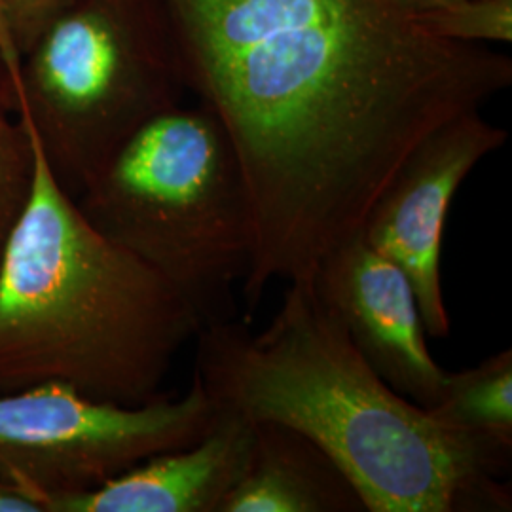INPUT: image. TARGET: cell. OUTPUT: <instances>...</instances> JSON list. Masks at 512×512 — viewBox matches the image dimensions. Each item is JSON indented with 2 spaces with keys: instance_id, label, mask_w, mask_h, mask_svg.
<instances>
[{
  "instance_id": "9",
  "label": "cell",
  "mask_w": 512,
  "mask_h": 512,
  "mask_svg": "<svg viewBox=\"0 0 512 512\" xmlns=\"http://www.w3.org/2000/svg\"><path fill=\"white\" fill-rule=\"evenodd\" d=\"M253 433V421L220 410L198 442L145 459L90 492L59 499L50 512H222L247 467Z\"/></svg>"
},
{
  "instance_id": "12",
  "label": "cell",
  "mask_w": 512,
  "mask_h": 512,
  "mask_svg": "<svg viewBox=\"0 0 512 512\" xmlns=\"http://www.w3.org/2000/svg\"><path fill=\"white\" fill-rule=\"evenodd\" d=\"M31 169L29 139L12 107L8 78L0 63V253L27 200Z\"/></svg>"
},
{
  "instance_id": "6",
  "label": "cell",
  "mask_w": 512,
  "mask_h": 512,
  "mask_svg": "<svg viewBox=\"0 0 512 512\" xmlns=\"http://www.w3.org/2000/svg\"><path fill=\"white\" fill-rule=\"evenodd\" d=\"M220 408L194 376L188 391L143 404L93 399L48 382L0 395V473L44 512L156 454L190 446Z\"/></svg>"
},
{
  "instance_id": "11",
  "label": "cell",
  "mask_w": 512,
  "mask_h": 512,
  "mask_svg": "<svg viewBox=\"0 0 512 512\" xmlns=\"http://www.w3.org/2000/svg\"><path fill=\"white\" fill-rule=\"evenodd\" d=\"M427 410L454 431L512 458V349L473 368L446 372L439 401Z\"/></svg>"
},
{
  "instance_id": "15",
  "label": "cell",
  "mask_w": 512,
  "mask_h": 512,
  "mask_svg": "<svg viewBox=\"0 0 512 512\" xmlns=\"http://www.w3.org/2000/svg\"><path fill=\"white\" fill-rule=\"evenodd\" d=\"M0 512H44L35 499L19 492L18 488L0 473Z\"/></svg>"
},
{
  "instance_id": "14",
  "label": "cell",
  "mask_w": 512,
  "mask_h": 512,
  "mask_svg": "<svg viewBox=\"0 0 512 512\" xmlns=\"http://www.w3.org/2000/svg\"><path fill=\"white\" fill-rule=\"evenodd\" d=\"M71 0H0V23L18 54H25L40 31Z\"/></svg>"
},
{
  "instance_id": "1",
  "label": "cell",
  "mask_w": 512,
  "mask_h": 512,
  "mask_svg": "<svg viewBox=\"0 0 512 512\" xmlns=\"http://www.w3.org/2000/svg\"><path fill=\"white\" fill-rule=\"evenodd\" d=\"M186 92L236 148L253 211L239 294L311 279L404 158L512 84V61L389 0H165Z\"/></svg>"
},
{
  "instance_id": "3",
  "label": "cell",
  "mask_w": 512,
  "mask_h": 512,
  "mask_svg": "<svg viewBox=\"0 0 512 512\" xmlns=\"http://www.w3.org/2000/svg\"><path fill=\"white\" fill-rule=\"evenodd\" d=\"M16 116L33 169L0 253V395L59 382L110 403L154 401L200 323L162 275L93 228Z\"/></svg>"
},
{
  "instance_id": "13",
  "label": "cell",
  "mask_w": 512,
  "mask_h": 512,
  "mask_svg": "<svg viewBox=\"0 0 512 512\" xmlns=\"http://www.w3.org/2000/svg\"><path fill=\"white\" fill-rule=\"evenodd\" d=\"M412 19L425 33L450 42L509 44L512 40V0H459Z\"/></svg>"
},
{
  "instance_id": "5",
  "label": "cell",
  "mask_w": 512,
  "mask_h": 512,
  "mask_svg": "<svg viewBox=\"0 0 512 512\" xmlns=\"http://www.w3.org/2000/svg\"><path fill=\"white\" fill-rule=\"evenodd\" d=\"M0 63L14 112L73 198L186 93L165 0H71L21 55L0 23Z\"/></svg>"
},
{
  "instance_id": "2",
  "label": "cell",
  "mask_w": 512,
  "mask_h": 512,
  "mask_svg": "<svg viewBox=\"0 0 512 512\" xmlns=\"http://www.w3.org/2000/svg\"><path fill=\"white\" fill-rule=\"evenodd\" d=\"M194 376L220 410L315 442L366 512H509L512 458L408 401L370 368L311 279L289 281L260 332L243 321L194 336Z\"/></svg>"
},
{
  "instance_id": "16",
  "label": "cell",
  "mask_w": 512,
  "mask_h": 512,
  "mask_svg": "<svg viewBox=\"0 0 512 512\" xmlns=\"http://www.w3.org/2000/svg\"><path fill=\"white\" fill-rule=\"evenodd\" d=\"M393 6H397L399 10H403L404 14L408 16H418V14H425L437 8H444L450 6L459 0H389Z\"/></svg>"
},
{
  "instance_id": "10",
  "label": "cell",
  "mask_w": 512,
  "mask_h": 512,
  "mask_svg": "<svg viewBox=\"0 0 512 512\" xmlns=\"http://www.w3.org/2000/svg\"><path fill=\"white\" fill-rule=\"evenodd\" d=\"M253 446L222 512H366L348 475L308 437L253 421Z\"/></svg>"
},
{
  "instance_id": "4",
  "label": "cell",
  "mask_w": 512,
  "mask_h": 512,
  "mask_svg": "<svg viewBox=\"0 0 512 512\" xmlns=\"http://www.w3.org/2000/svg\"><path fill=\"white\" fill-rule=\"evenodd\" d=\"M74 200L99 234L181 294L200 329L236 319L253 211L236 148L205 105L148 120Z\"/></svg>"
},
{
  "instance_id": "8",
  "label": "cell",
  "mask_w": 512,
  "mask_h": 512,
  "mask_svg": "<svg viewBox=\"0 0 512 512\" xmlns=\"http://www.w3.org/2000/svg\"><path fill=\"white\" fill-rule=\"evenodd\" d=\"M370 368L421 408L439 401L446 370L427 348L412 283L363 236L332 251L311 277Z\"/></svg>"
},
{
  "instance_id": "7",
  "label": "cell",
  "mask_w": 512,
  "mask_h": 512,
  "mask_svg": "<svg viewBox=\"0 0 512 512\" xmlns=\"http://www.w3.org/2000/svg\"><path fill=\"white\" fill-rule=\"evenodd\" d=\"M507 139L480 110L461 114L404 158L366 213L361 236L408 277L429 338H446L452 325L440 274L450 205L476 165Z\"/></svg>"
}]
</instances>
